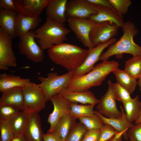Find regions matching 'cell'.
Masks as SVG:
<instances>
[{"mask_svg": "<svg viewBox=\"0 0 141 141\" xmlns=\"http://www.w3.org/2000/svg\"><path fill=\"white\" fill-rule=\"evenodd\" d=\"M88 52V49L63 43L52 46L48 49V54L53 62L64 67L69 72L75 70L80 66Z\"/></svg>", "mask_w": 141, "mask_h": 141, "instance_id": "1", "label": "cell"}, {"mask_svg": "<svg viewBox=\"0 0 141 141\" xmlns=\"http://www.w3.org/2000/svg\"><path fill=\"white\" fill-rule=\"evenodd\" d=\"M119 65V63L114 60L102 61L94 66L87 74L74 77L67 89L71 91L81 92L100 85L110 73L118 68Z\"/></svg>", "mask_w": 141, "mask_h": 141, "instance_id": "2", "label": "cell"}, {"mask_svg": "<svg viewBox=\"0 0 141 141\" xmlns=\"http://www.w3.org/2000/svg\"><path fill=\"white\" fill-rule=\"evenodd\" d=\"M121 37L114 43L110 45L107 50L102 54L99 58L102 61H107L114 55L121 56L124 54H128L133 56H141V47L136 43L133 38L139 31L134 24L130 21L124 22Z\"/></svg>", "mask_w": 141, "mask_h": 141, "instance_id": "3", "label": "cell"}, {"mask_svg": "<svg viewBox=\"0 0 141 141\" xmlns=\"http://www.w3.org/2000/svg\"><path fill=\"white\" fill-rule=\"evenodd\" d=\"M35 37L44 50L52 46L60 44L67 40L70 30L64 24H61L47 17L44 24L35 31Z\"/></svg>", "mask_w": 141, "mask_h": 141, "instance_id": "4", "label": "cell"}, {"mask_svg": "<svg viewBox=\"0 0 141 141\" xmlns=\"http://www.w3.org/2000/svg\"><path fill=\"white\" fill-rule=\"evenodd\" d=\"M74 72L75 70L69 71L61 75L56 72H51L48 74L47 78L38 77L41 82L39 86L44 91L47 101L68 88L74 76Z\"/></svg>", "mask_w": 141, "mask_h": 141, "instance_id": "5", "label": "cell"}, {"mask_svg": "<svg viewBox=\"0 0 141 141\" xmlns=\"http://www.w3.org/2000/svg\"><path fill=\"white\" fill-rule=\"evenodd\" d=\"M24 98L23 110L28 114L38 113L45 107L47 101L43 90L31 82L22 88Z\"/></svg>", "mask_w": 141, "mask_h": 141, "instance_id": "6", "label": "cell"}, {"mask_svg": "<svg viewBox=\"0 0 141 141\" xmlns=\"http://www.w3.org/2000/svg\"><path fill=\"white\" fill-rule=\"evenodd\" d=\"M19 37L18 46L21 54L34 63H39L43 60V50L36 41L34 31H30Z\"/></svg>", "mask_w": 141, "mask_h": 141, "instance_id": "7", "label": "cell"}, {"mask_svg": "<svg viewBox=\"0 0 141 141\" xmlns=\"http://www.w3.org/2000/svg\"><path fill=\"white\" fill-rule=\"evenodd\" d=\"M107 83V90L99 100L96 108L100 113L107 118H120L122 113L117 107L113 90L114 83L110 80Z\"/></svg>", "mask_w": 141, "mask_h": 141, "instance_id": "8", "label": "cell"}, {"mask_svg": "<svg viewBox=\"0 0 141 141\" xmlns=\"http://www.w3.org/2000/svg\"><path fill=\"white\" fill-rule=\"evenodd\" d=\"M67 21L70 29L77 39L85 47L91 49L95 47L91 42L89 34L95 22L88 19L68 18Z\"/></svg>", "mask_w": 141, "mask_h": 141, "instance_id": "9", "label": "cell"}, {"mask_svg": "<svg viewBox=\"0 0 141 141\" xmlns=\"http://www.w3.org/2000/svg\"><path fill=\"white\" fill-rule=\"evenodd\" d=\"M119 27L108 22H96L90 32V40L95 47L106 42L117 35Z\"/></svg>", "mask_w": 141, "mask_h": 141, "instance_id": "10", "label": "cell"}, {"mask_svg": "<svg viewBox=\"0 0 141 141\" xmlns=\"http://www.w3.org/2000/svg\"><path fill=\"white\" fill-rule=\"evenodd\" d=\"M98 6L88 0H68L66 14L67 18L88 19L97 13Z\"/></svg>", "mask_w": 141, "mask_h": 141, "instance_id": "11", "label": "cell"}, {"mask_svg": "<svg viewBox=\"0 0 141 141\" xmlns=\"http://www.w3.org/2000/svg\"><path fill=\"white\" fill-rule=\"evenodd\" d=\"M13 38L0 28V69L7 70L17 66L16 60L12 47Z\"/></svg>", "mask_w": 141, "mask_h": 141, "instance_id": "12", "label": "cell"}, {"mask_svg": "<svg viewBox=\"0 0 141 141\" xmlns=\"http://www.w3.org/2000/svg\"><path fill=\"white\" fill-rule=\"evenodd\" d=\"M116 41V38H113L106 42L89 49L88 54L84 62L75 70L74 77L85 74L90 72L93 68L96 63L99 60L100 57L104 50Z\"/></svg>", "mask_w": 141, "mask_h": 141, "instance_id": "13", "label": "cell"}, {"mask_svg": "<svg viewBox=\"0 0 141 141\" xmlns=\"http://www.w3.org/2000/svg\"><path fill=\"white\" fill-rule=\"evenodd\" d=\"M50 100L52 103L54 109L47 119L48 122L50 125L48 133L54 131L58 122L62 117L69 114L70 110V102L59 95L52 97Z\"/></svg>", "mask_w": 141, "mask_h": 141, "instance_id": "14", "label": "cell"}, {"mask_svg": "<svg viewBox=\"0 0 141 141\" xmlns=\"http://www.w3.org/2000/svg\"><path fill=\"white\" fill-rule=\"evenodd\" d=\"M123 17L114 9L109 7L98 6L97 13L91 16L88 19L95 22H108L122 27L124 24Z\"/></svg>", "mask_w": 141, "mask_h": 141, "instance_id": "15", "label": "cell"}, {"mask_svg": "<svg viewBox=\"0 0 141 141\" xmlns=\"http://www.w3.org/2000/svg\"><path fill=\"white\" fill-rule=\"evenodd\" d=\"M68 0H49L46 7L47 17L58 23L64 24L67 18L66 10Z\"/></svg>", "mask_w": 141, "mask_h": 141, "instance_id": "16", "label": "cell"}, {"mask_svg": "<svg viewBox=\"0 0 141 141\" xmlns=\"http://www.w3.org/2000/svg\"><path fill=\"white\" fill-rule=\"evenodd\" d=\"M42 19L39 16H31L18 13L16 18V32L20 37L31 31L39 25Z\"/></svg>", "mask_w": 141, "mask_h": 141, "instance_id": "17", "label": "cell"}, {"mask_svg": "<svg viewBox=\"0 0 141 141\" xmlns=\"http://www.w3.org/2000/svg\"><path fill=\"white\" fill-rule=\"evenodd\" d=\"M40 117L38 113L29 114V120L24 135L26 141H43Z\"/></svg>", "mask_w": 141, "mask_h": 141, "instance_id": "18", "label": "cell"}, {"mask_svg": "<svg viewBox=\"0 0 141 141\" xmlns=\"http://www.w3.org/2000/svg\"><path fill=\"white\" fill-rule=\"evenodd\" d=\"M70 103H80L83 104L96 105L99 100L90 91L81 92H72L66 89L61 92L58 94Z\"/></svg>", "mask_w": 141, "mask_h": 141, "instance_id": "19", "label": "cell"}, {"mask_svg": "<svg viewBox=\"0 0 141 141\" xmlns=\"http://www.w3.org/2000/svg\"><path fill=\"white\" fill-rule=\"evenodd\" d=\"M120 107L122 115L120 118H108L104 116L97 111H94V112L101 119L104 124L110 125L118 132H124V134L123 137L125 140H127L128 138L127 135V131L134 124L131 123L128 121L124 109L121 106Z\"/></svg>", "mask_w": 141, "mask_h": 141, "instance_id": "20", "label": "cell"}, {"mask_svg": "<svg viewBox=\"0 0 141 141\" xmlns=\"http://www.w3.org/2000/svg\"><path fill=\"white\" fill-rule=\"evenodd\" d=\"M0 105H10L20 110L24 109V98L21 87H15L2 93Z\"/></svg>", "mask_w": 141, "mask_h": 141, "instance_id": "21", "label": "cell"}, {"mask_svg": "<svg viewBox=\"0 0 141 141\" xmlns=\"http://www.w3.org/2000/svg\"><path fill=\"white\" fill-rule=\"evenodd\" d=\"M19 13L3 9H0V26L14 39L17 37L16 32L17 15Z\"/></svg>", "mask_w": 141, "mask_h": 141, "instance_id": "22", "label": "cell"}, {"mask_svg": "<svg viewBox=\"0 0 141 141\" xmlns=\"http://www.w3.org/2000/svg\"><path fill=\"white\" fill-rule=\"evenodd\" d=\"M31 81L28 79L21 78L12 74L3 73L0 75V92L1 93L15 87H23Z\"/></svg>", "mask_w": 141, "mask_h": 141, "instance_id": "23", "label": "cell"}, {"mask_svg": "<svg viewBox=\"0 0 141 141\" xmlns=\"http://www.w3.org/2000/svg\"><path fill=\"white\" fill-rule=\"evenodd\" d=\"M76 119L68 114L62 117L57 123L54 131L63 141H66L77 123Z\"/></svg>", "mask_w": 141, "mask_h": 141, "instance_id": "24", "label": "cell"}, {"mask_svg": "<svg viewBox=\"0 0 141 141\" xmlns=\"http://www.w3.org/2000/svg\"><path fill=\"white\" fill-rule=\"evenodd\" d=\"M128 121L132 123L138 118L141 113V102L139 96L122 103Z\"/></svg>", "mask_w": 141, "mask_h": 141, "instance_id": "25", "label": "cell"}, {"mask_svg": "<svg viewBox=\"0 0 141 141\" xmlns=\"http://www.w3.org/2000/svg\"><path fill=\"white\" fill-rule=\"evenodd\" d=\"M29 120V114L20 110L9 120L14 136L24 134L27 127Z\"/></svg>", "mask_w": 141, "mask_h": 141, "instance_id": "26", "label": "cell"}, {"mask_svg": "<svg viewBox=\"0 0 141 141\" xmlns=\"http://www.w3.org/2000/svg\"><path fill=\"white\" fill-rule=\"evenodd\" d=\"M112 72L115 77L117 83L127 90L130 94L133 92L138 85L137 79L128 75L124 70L118 68Z\"/></svg>", "mask_w": 141, "mask_h": 141, "instance_id": "27", "label": "cell"}, {"mask_svg": "<svg viewBox=\"0 0 141 141\" xmlns=\"http://www.w3.org/2000/svg\"><path fill=\"white\" fill-rule=\"evenodd\" d=\"M49 0H19L28 16H39L46 7Z\"/></svg>", "mask_w": 141, "mask_h": 141, "instance_id": "28", "label": "cell"}, {"mask_svg": "<svg viewBox=\"0 0 141 141\" xmlns=\"http://www.w3.org/2000/svg\"><path fill=\"white\" fill-rule=\"evenodd\" d=\"M95 105H79L76 103H70L69 114L76 119L83 116H91L94 114L93 109Z\"/></svg>", "mask_w": 141, "mask_h": 141, "instance_id": "29", "label": "cell"}, {"mask_svg": "<svg viewBox=\"0 0 141 141\" xmlns=\"http://www.w3.org/2000/svg\"><path fill=\"white\" fill-rule=\"evenodd\" d=\"M124 70L136 79L140 78L141 77V56H133L126 61Z\"/></svg>", "mask_w": 141, "mask_h": 141, "instance_id": "30", "label": "cell"}, {"mask_svg": "<svg viewBox=\"0 0 141 141\" xmlns=\"http://www.w3.org/2000/svg\"><path fill=\"white\" fill-rule=\"evenodd\" d=\"M78 119L88 130L101 129L104 125L101 119L95 114L91 116L80 117Z\"/></svg>", "mask_w": 141, "mask_h": 141, "instance_id": "31", "label": "cell"}, {"mask_svg": "<svg viewBox=\"0 0 141 141\" xmlns=\"http://www.w3.org/2000/svg\"><path fill=\"white\" fill-rule=\"evenodd\" d=\"M0 141H10L14 137L9 120L0 119Z\"/></svg>", "mask_w": 141, "mask_h": 141, "instance_id": "32", "label": "cell"}, {"mask_svg": "<svg viewBox=\"0 0 141 141\" xmlns=\"http://www.w3.org/2000/svg\"><path fill=\"white\" fill-rule=\"evenodd\" d=\"M88 130L81 122L77 123L66 141H81Z\"/></svg>", "mask_w": 141, "mask_h": 141, "instance_id": "33", "label": "cell"}, {"mask_svg": "<svg viewBox=\"0 0 141 141\" xmlns=\"http://www.w3.org/2000/svg\"><path fill=\"white\" fill-rule=\"evenodd\" d=\"M0 8L1 9L17 12L28 15L19 0H0Z\"/></svg>", "mask_w": 141, "mask_h": 141, "instance_id": "34", "label": "cell"}, {"mask_svg": "<svg viewBox=\"0 0 141 141\" xmlns=\"http://www.w3.org/2000/svg\"><path fill=\"white\" fill-rule=\"evenodd\" d=\"M111 5L116 11L122 17L126 14L128 8L132 4L130 0H108Z\"/></svg>", "mask_w": 141, "mask_h": 141, "instance_id": "35", "label": "cell"}, {"mask_svg": "<svg viewBox=\"0 0 141 141\" xmlns=\"http://www.w3.org/2000/svg\"><path fill=\"white\" fill-rule=\"evenodd\" d=\"M113 90L116 100L122 103L131 99L130 94L117 83H114Z\"/></svg>", "mask_w": 141, "mask_h": 141, "instance_id": "36", "label": "cell"}, {"mask_svg": "<svg viewBox=\"0 0 141 141\" xmlns=\"http://www.w3.org/2000/svg\"><path fill=\"white\" fill-rule=\"evenodd\" d=\"M20 110L12 106L0 105V119L9 120Z\"/></svg>", "mask_w": 141, "mask_h": 141, "instance_id": "37", "label": "cell"}, {"mask_svg": "<svg viewBox=\"0 0 141 141\" xmlns=\"http://www.w3.org/2000/svg\"><path fill=\"white\" fill-rule=\"evenodd\" d=\"M127 133L129 141H141V122L134 124Z\"/></svg>", "mask_w": 141, "mask_h": 141, "instance_id": "38", "label": "cell"}, {"mask_svg": "<svg viewBox=\"0 0 141 141\" xmlns=\"http://www.w3.org/2000/svg\"><path fill=\"white\" fill-rule=\"evenodd\" d=\"M118 133L110 125L104 124L101 129L100 135L97 141H107Z\"/></svg>", "mask_w": 141, "mask_h": 141, "instance_id": "39", "label": "cell"}, {"mask_svg": "<svg viewBox=\"0 0 141 141\" xmlns=\"http://www.w3.org/2000/svg\"><path fill=\"white\" fill-rule=\"evenodd\" d=\"M101 132V129L88 130L81 141H97Z\"/></svg>", "mask_w": 141, "mask_h": 141, "instance_id": "40", "label": "cell"}, {"mask_svg": "<svg viewBox=\"0 0 141 141\" xmlns=\"http://www.w3.org/2000/svg\"><path fill=\"white\" fill-rule=\"evenodd\" d=\"M43 141H63L55 131L43 133Z\"/></svg>", "mask_w": 141, "mask_h": 141, "instance_id": "41", "label": "cell"}, {"mask_svg": "<svg viewBox=\"0 0 141 141\" xmlns=\"http://www.w3.org/2000/svg\"><path fill=\"white\" fill-rule=\"evenodd\" d=\"M90 3L98 6L109 7L114 9L107 0H88Z\"/></svg>", "mask_w": 141, "mask_h": 141, "instance_id": "42", "label": "cell"}, {"mask_svg": "<svg viewBox=\"0 0 141 141\" xmlns=\"http://www.w3.org/2000/svg\"><path fill=\"white\" fill-rule=\"evenodd\" d=\"M124 134L123 132L118 133L107 141H122Z\"/></svg>", "mask_w": 141, "mask_h": 141, "instance_id": "43", "label": "cell"}, {"mask_svg": "<svg viewBox=\"0 0 141 141\" xmlns=\"http://www.w3.org/2000/svg\"><path fill=\"white\" fill-rule=\"evenodd\" d=\"M10 141H26L24 134L14 136Z\"/></svg>", "mask_w": 141, "mask_h": 141, "instance_id": "44", "label": "cell"}, {"mask_svg": "<svg viewBox=\"0 0 141 141\" xmlns=\"http://www.w3.org/2000/svg\"><path fill=\"white\" fill-rule=\"evenodd\" d=\"M139 122H141V113L138 118L135 122V124Z\"/></svg>", "mask_w": 141, "mask_h": 141, "instance_id": "45", "label": "cell"}, {"mask_svg": "<svg viewBox=\"0 0 141 141\" xmlns=\"http://www.w3.org/2000/svg\"><path fill=\"white\" fill-rule=\"evenodd\" d=\"M138 85L139 87H141V77L139 79L138 81Z\"/></svg>", "mask_w": 141, "mask_h": 141, "instance_id": "46", "label": "cell"}, {"mask_svg": "<svg viewBox=\"0 0 141 141\" xmlns=\"http://www.w3.org/2000/svg\"><path fill=\"white\" fill-rule=\"evenodd\" d=\"M140 89V91H141V87H140V89Z\"/></svg>", "mask_w": 141, "mask_h": 141, "instance_id": "47", "label": "cell"}]
</instances>
